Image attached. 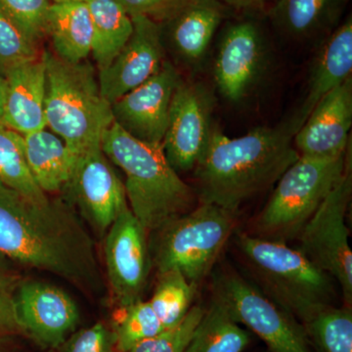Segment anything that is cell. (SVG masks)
<instances>
[{"mask_svg":"<svg viewBox=\"0 0 352 352\" xmlns=\"http://www.w3.org/2000/svg\"><path fill=\"white\" fill-rule=\"evenodd\" d=\"M0 254L47 271L82 291L102 289L94 241L72 204L36 203L0 182Z\"/></svg>","mask_w":352,"mask_h":352,"instance_id":"1","label":"cell"},{"mask_svg":"<svg viewBox=\"0 0 352 352\" xmlns=\"http://www.w3.org/2000/svg\"><path fill=\"white\" fill-rule=\"evenodd\" d=\"M305 122L296 111L277 126L235 138L214 126L194 168L199 201L237 214L243 204L276 184L298 159L294 138Z\"/></svg>","mask_w":352,"mask_h":352,"instance_id":"2","label":"cell"},{"mask_svg":"<svg viewBox=\"0 0 352 352\" xmlns=\"http://www.w3.org/2000/svg\"><path fill=\"white\" fill-rule=\"evenodd\" d=\"M100 145L126 175L129 207L147 232H156L193 210L195 190L168 163L163 145L132 138L115 122L104 132Z\"/></svg>","mask_w":352,"mask_h":352,"instance_id":"3","label":"cell"},{"mask_svg":"<svg viewBox=\"0 0 352 352\" xmlns=\"http://www.w3.org/2000/svg\"><path fill=\"white\" fill-rule=\"evenodd\" d=\"M43 55L46 126L80 156L100 145L113 122L112 108L102 96L96 72L87 60L71 63L48 51Z\"/></svg>","mask_w":352,"mask_h":352,"instance_id":"4","label":"cell"},{"mask_svg":"<svg viewBox=\"0 0 352 352\" xmlns=\"http://www.w3.org/2000/svg\"><path fill=\"white\" fill-rule=\"evenodd\" d=\"M259 288L300 324L332 305L333 278L284 243L238 234L235 240Z\"/></svg>","mask_w":352,"mask_h":352,"instance_id":"5","label":"cell"},{"mask_svg":"<svg viewBox=\"0 0 352 352\" xmlns=\"http://www.w3.org/2000/svg\"><path fill=\"white\" fill-rule=\"evenodd\" d=\"M351 155L331 157L300 156L278 179L265 207L254 220V234L284 243L300 232L344 175Z\"/></svg>","mask_w":352,"mask_h":352,"instance_id":"6","label":"cell"},{"mask_svg":"<svg viewBox=\"0 0 352 352\" xmlns=\"http://www.w3.org/2000/svg\"><path fill=\"white\" fill-rule=\"evenodd\" d=\"M237 214L200 203L156 231L154 263L157 273L177 270L198 286L212 272L233 235Z\"/></svg>","mask_w":352,"mask_h":352,"instance_id":"7","label":"cell"},{"mask_svg":"<svg viewBox=\"0 0 352 352\" xmlns=\"http://www.w3.org/2000/svg\"><path fill=\"white\" fill-rule=\"evenodd\" d=\"M352 194L351 157L344 175L298 236L302 252L339 284L346 307L352 303V252L346 217Z\"/></svg>","mask_w":352,"mask_h":352,"instance_id":"8","label":"cell"},{"mask_svg":"<svg viewBox=\"0 0 352 352\" xmlns=\"http://www.w3.org/2000/svg\"><path fill=\"white\" fill-rule=\"evenodd\" d=\"M212 292V300L263 340L270 352H311L302 324L237 273L219 272Z\"/></svg>","mask_w":352,"mask_h":352,"instance_id":"9","label":"cell"},{"mask_svg":"<svg viewBox=\"0 0 352 352\" xmlns=\"http://www.w3.org/2000/svg\"><path fill=\"white\" fill-rule=\"evenodd\" d=\"M214 98L204 83L182 80L171 99L163 149L176 173L194 170L207 147Z\"/></svg>","mask_w":352,"mask_h":352,"instance_id":"10","label":"cell"},{"mask_svg":"<svg viewBox=\"0 0 352 352\" xmlns=\"http://www.w3.org/2000/svg\"><path fill=\"white\" fill-rule=\"evenodd\" d=\"M147 231L127 208L108 229L105 261L113 300L120 309L141 300L151 258Z\"/></svg>","mask_w":352,"mask_h":352,"instance_id":"11","label":"cell"},{"mask_svg":"<svg viewBox=\"0 0 352 352\" xmlns=\"http://www.w3.org/2000/svg\"><path fill=\"white\" fill-rule=\"evenodd\" d=\"M65 189L83 217L101 232L108 230L129 208L124 184L113 170L101 145L78 157Z\"/></svg>","mask_w":352,"mask_h":352,"instance_id":"12","label":"cell"},{"mask_svg":"<svg viewBox=\"0 0 352 352\" xmlns=\"http://www.w3.org/2000/svg\"><path fill=\"white\" fill-rule=\"evenodd\" d=\"M265 52L263 32L254 21L227 25L214 67V82L224 98L239 103L251 94L263 75Z\"/></svg>","mask_w":352,"mask_h":352,"instance_id":"13","label":"cell"},{"mask_svg":"<svg viewBox=\"0 0 352 352\" xmlns=\"http://www.w3.org/2000/svg\"><path fill=\"white\" fill-rule=\"evenodd\" d=\"M182 80L175 66L164 61L156 75L113 102V122L132 138L162 144L171 99Z\"/></svg>","mask_w":352,"mask_h":352,"instance_id":"14","label":"cell"},{"mask_svg":"<svg viewBox=\"0 0 352 352\" xmlns=\"http://www.w3.org/2000/svg\"><path fill=\"white\" fill-rule=\"evenodd\" d=\"M131 18V38L111 64L99 71L101 94L110 105L156 75L164 63L161 24L144 16Z\"/></svg>","mask_w":352,"mask_h":352,"instance_id":"15","label":"cell"},{"mask_svg":"<svg viewBox=\"0 0 352 352\" xmlns=\"http://www.w3.org/2000/svg\"><path fill=\"white\" fill-rule=\"evenodd\" d=\"M14 295L25 335L39 346L58 349L76 330L80 312L68 294L52 285L21 281Z\"/></svg>","mask_w":352,"mask_h":352,"instance_id":"16","label":"cell"},{"mask_svg":"<svg viewBox=\"0 0 352 352\" xmlns=\"http://www.w3.org/2000/svg\"><path fill=\"white\" fill-rule=\"evenodd\" d=\"M352 76L322 97L294 138L300 156L331 157L349 150Z\"/></svg>","mask_w":352,"mask_h":352,"instance_id":"17","label":"cell"},{"mask_svg":"<svg viewBox=\"0 0 352 352\" xmlns=\"http://www.w3.org/2000/svg\"><path fill=\"white\" fill-rule=\"evenodd\" d=\"M6 97L0 124L20 134L46 127V64L38 59L11 69L6 75Z\"/></svg>","mask_w":352,"mask_h":352,"instance_id":"18","label":"cell"},{"mask_svg":"<svg viewBox=\"0 0 352 352\" xmlns=\"http://www.w3.org/2000/svg\"><path fill=\"white\" fill-rule=\"evenodd\" d=\"M224 7L219 0H191L163 22L171 48L183 63L196 67L204 61L226 16Z\"/></svg>","mask_w":352,"mask_h":352,"instance_id":"19","label":"cell"},{"mask_svg":"<svg viewBox=\"0 0 352 352\" xmlns=\"http://www.w3.org/2000/svg\"><path fill=\"white\" fill-rule=\"evenodd\" d=\"M351 73L352 20L349 16L322 45L310 74L307 96L298 113L307 120L322 97L346 82Z\"/></svg>","mask_w":352,"mask_h":352,"instance_id":"20","label":"cell"},{"mask_svg":"<svg viewBox=\"0 0 352 352\" xmlns=\"http://www.w3.org/2000/svg\"><path fill=\"white\" fill-rule=\"evenodd\" d=\"M349 0H278L270 18L278 31L305 41L329 36L340 25Z\"/></svg>","mask_w":352,"mask_h":352,"instance_id":"21","label":"cell"},{"mask_svg":"<svg viewBox=\"0 0 352 352\" xmlns=\"http://www.w3.org/2000/svg\"><path fill=\"white\" fill-rule=\"evenodd\" d=\"M22 136L25 159L41 189L45 194L65 190L78 156L63 139L45 129Z\"/></svg>","mask_w":352,"mask_h":352,"instance_id":"22","label":"cell"},{"mask_svg":"<svg viewBox=\"0 0 352 352\" xmlns=\"http://www.w3.org/2000/svg\"><path fill=\"white\" fill-rule=\"evenodd\" d=\"M56 56L71 63L85 61L91 54L94 28L87 3H51L47 34Z\"/></svg>","mask_w":352,"mask_h":352,"instance_id":"23","label":"cell"},{"mask_svg":"<svg viewBox=\"0 0 352 352\" xmlns=\"http://www.w3.org/2000/svg\"><path fill=\"white\" fill-rule=\"evenodd\" d=\"M94 28L92 54L99 71L105 69L131 38V16L117 0H90L87 3Z\"/></svg>","mask_w":352,"mask_h":352,"instance_id":"24","label":"cell"},{"mask_svg":"<svg viewBox=\"0 0 352 352\" xmlns=\"http://www.w3.org/2000/svg\"><path fill=\"white\" fill-rule=\"evenodd\" d=\"M250 342L249 332L212 300L183 352H243Z\"/></svg>","mask_w":352,"mask_h":352,"instance_id":"25","label":"cell"},{"mask_svg":"<svg viewBox=\"0 0 352 352\" xmlns=\"http://www.w3.org/2000/svg\"><path fill=\"white\" fill-rule=\"evenodd\" d=\"M0 182L36 203L50 200L32 175L22 134L0 124Z\"/></svg>","mask_w":352,"mask_h":352,"instance_id":"26","label":"cell"},{"mask_svg":"<svg viewBox=\"0 0 352 352\" xmlns=\"http://www.w3.org/2000/svg\"><path fill=\"white\" fill-rule=\"evenodd\" d=\"M302 326L319 352H352L351 307L325 305Z\"/></svg>","mask_w":352,"mask_h":352,"instance_id":"27","label":"cell"},{"mask_svg":"<svg viewBox=\"0 0 352 352\" xmlns=\"http://www.w3.org/2000/svg\"><path fill=\"white\" fill-rule=\"evenodd\" d=\"M197 287L179 271L159 273V280L149 302L164 329L175 327L184 319L192 307Z\"/></svg>","mask_w":352,"mask_h":352,"instance_id":"28","label":"cell"},{"mask_svg":"<svg viewBox=\"0 0 352 352\" xmlns=\"http://www.w3.org/2000/svg\"><path fill=\"white\" fill-rule=\"evenodd\" d=\"M124 314L113 327V351L126 352L139 342L164 330L149 302L138 300L122 308Z\"/></svg>","mask_w":352,"mask_h":352,"instance_id":"29","label":"cell"},{"mask_svg":"<svg viewBox=\"0 0 352 352\" xmlns=\"http://www.w3.org/2000/svg\"><path fill=\"white\" fill-rule=\"evenodd\" d=\"M50 0H0V11L28 38L38 43L47 34Z\"/></svg>","mask_w":352,"mask_h":352,"instance_id":"30","label":"cell"},{"mask_svg":"<svg viewBox=\"0 0 352 352\" xmlns=\"http://www.w3.org/2000/svg\"><path fill=\"white\" fill-rule=\"evenodd\" d=\"M41 56L38 43L28 38L0 11V73L6 76L11 69Z\"/></svg>","mask_w":352,"mask_h":352,"instance_id":"31","label":"cell"},{"mask_svg":"<svg viewBox=\"0 0 352 352\" xmlns=\"http://www.w3.org/2000/svg\"><path fill=\"white\" fill-rule=\"evenodd\" d=\"M205 308L195 305L179 324L139 342L126 352H183L188 346L197 326L205 314Z\"/></svg>","mask_w":352,"mask_h":352,"instance_id":"32","label":"cell"},{"mask_svg":"<svg viewBox=\"0 0 352 352\" xmlns=\"http://www.w3.org/2000/svg\"><path fill=\"white\" fill-rule=\"evenodd\" d=\"M58 349L60 352H115L113 331L99 322L69 336Z\"/></svg>","mask_w":352,"mask_h":352,"instance_id":"33","label":"cell"},{"mask_svg":"<svg viewBox=\"0 0 352 352\" xmlns=\"http://www.w3.org/2000/svg\"><path fill=\"white\" fill-rule=\"evenodd\" d=\"M131 17L144 16L155 22L170 19L191 0H117Z\"/></svg>","mask_w":352,"mask_h":352,"instance_id":"34","label":"cell"},{"mask_svg":"<svg viewBox=\"0 0 352 352\" xmlns=\"http://www.w3.org/2000/svg\"><path fill=\"white\" fill-rule=\"evenodd\" d=\"M25 335L16 309L13 294L0 292V346L14 338Z\"/></svg>","mask_w":352,"mask_h":352,"instance_id":"35","label":"cell"},{"mask_svg":"<svg viewBox=\"0 0 352 352\" xmlns=\"http://www.w3.org/2000/svg\"><path fill=\"white\" fill-rule=\"evenodd\" d=\"M0 256H2L1 254ZM20 282L21 278L17 272H15L6 261L0 258V292L13 294Z\"/></svg>","mask_w":352,"mask_h":352,"instance_id":"36","label":"cell"},{"mask_svg":"<svg viewBox=\"0 0 352 352\" xmlns=\"http://www.w3.org/2000/svg\"><path fill=\"white\" fill-rule=\"evenodd\" d=\"M224 6L236 9H256L265 3L267 0H219Z\"/></svg>","mask_w":352,"mask_h":352,"instance_id":"37","label":"cell"},{"mask_svg":"<svg viewBox=\"0 0 352 352\" xmlns=\"http://www.w3.org/2000/svg\"><path fill=\"white\" fill-rule=\"evenodd\" d=\"M6 76L0 73V122H1L2 115H3L4 104H6Z\"/></svg>","mask_w":352,"mask_h":352,"instance_id":"38","label":"cell"},{"mask_svg":"<svg viewBox=\"0 0 352 352\" xmlns=\"http://www.w3.org/2000/svg\"><path fill=\"white\" fill-rule=\"evenodd\" d=\"M52 3H63V2H82V3H88L90 0H50Z\"/></svg>","mask_w":352,"mask_h":352,"instance_id":"39","label":"cell"}]
</instances>
